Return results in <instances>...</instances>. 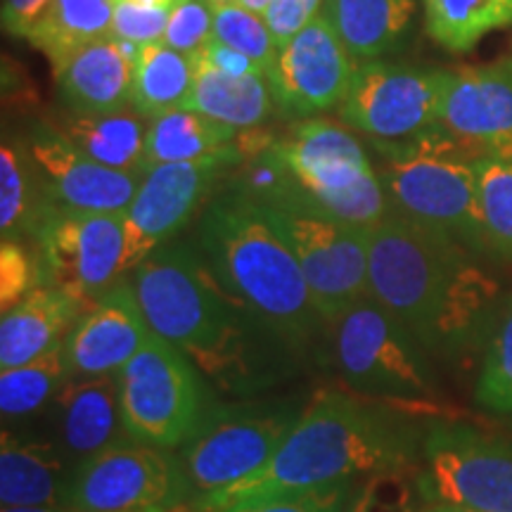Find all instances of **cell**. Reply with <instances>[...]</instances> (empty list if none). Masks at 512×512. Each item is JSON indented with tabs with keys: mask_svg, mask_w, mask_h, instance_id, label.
<instances>
[{
	"mask_svg": "<svg viewBox=\"0 0 512 512\" xmlns=\"http://www.w3.org/2000/svg\"><path fill=\"white\" fill-rule=\"evenodd\" d=\"M458 240L392 209L370 228V297L413 332L425 349L467 342L498 297V283Z\"/></svg>",
	"mask_w": 512,
	"mask_h": 512,
	"instance_id": "6da1fadb",
	"label": "cell"
},
{
	"mask_svg": "<svg viewBox=\"0 0 512 512\" xmlns=\"http://www.w3.org/2000/svg\"><path fill=\"white\" fill-rule=\"evenodd\" d=\"M411 460V430L392 408L361 394L323 389L264 470L197 503L195 510L219 512L228 505L356 482L375 472L406 470Z\"/></svg>",
	"mask_w": 512,
	"mask_h": 512,
	"instance_id": "7a4b0ae2",
	"label": "cell"
},
{
	"mask_svg": "<svg viewBox=\"0 0 512 512\" xmlns=\"http://www.w3.org/2000/svg\"><path fill=\"white\" fill-rule=\"evenodd\" d=\"M200 254L216 280L275 339L299 347L328 325L316 309L297 256L271 216L233 185L204 207Z\"/></svg>",
	"mask_w": 512,
	"mask_h": 512,
	"instance_id": "3957f363",
	"label": "cell"
},
{
	"mask_svg": "<svg viewBox=\"0 0 512 512\" xmlns=\"http://www.w3.org/2000/svg\"><path fill=\"white\" fill-rule=\"evenodd\" d=\"M150 330L190 358L202 375L238 389L249 375L245 306L211 273L200 252L166 242L131 271Z\"/></svg>",
	"mask_w": 512,
	"mask_h": 512,
	"instance_id": "277c9868",
	"label": "cell"
},
{
	"mask_svg": "<svg viewBox=\"0 0 512 512\" xmlns=\"http://www.w3.org/2000/svg\"><path fill=\"white\" fill-rule=\"evenodd\" d=\"M377 176L394 211L458 240L470 252H489L477 209L475 162L482 150L441 124L413 138L370 140Z\"/></svg>",
	"mask_w": 512,
	"mask_h": 512,
	"instance_id": "5b68a950",
	"label": "cell"
},
{
	"mask_svg": "<svg viewBox=\"0 0 512 512\" xmlns=\"http://www.w3.org/2000/svg\"><path fill=\"white\" fill-rule=\"evenodd\" d=\"M290 183L264 207H294L373 228L392 214V204L366 145L335 121H294L275 140Z\"/></svg>",
	"mask_w": 512,
	"mask_h": 512,
	"instance_id": "8992f818",
	"label": "cell"
},
{
	"mask_svg": "<svg viewBox=\"0 0 512 512\" xmlns=\"http://www.w3.org/2000/svg\"><path fill=\"white\" fill-rule=\"evenodd\" d=\"M330 328L335 366L351 392L401 408H427L437 401L425 347L370 294L332 320Z\"/></svg>",
	"mask_w": 512,
	"mask_h": 512,
	"instance_id": "52a82bcc",
	"label": "cell"
},
{
	"mask_svg": "<svg viewBox=\"0 0 512 512\" xmlns=\"http://www.w3.org/2000/svg\"><path fill=\"white\" fill-rule=\"evenodd\" d=\"M114 377L126 439L174 451L188 444L207 418L200 370L155 332Z\"/></svg>",
	"mask_w": 512,
	"mask_h": 512,
	"instance_id": "ba28073f",
	"label": "cell"
},
{
	"mask_svg": "<svg viewBox=\"0 0 512 512\" xmlns=\"http://www.w3.org/2000/svg\"><path fill=\"white\" fill-rule=\"evenodd\" d=\"M299 415L287 406H214L195 437L183 446L192 503L233 489L271 463Z\"/></svg>",
	"mask_w": 512,
	"mask_h": 512,
	"instance_id": "9c48e42d",
	"label": "cell"
},
{
	"mask_svg": "<svg viewBox=\"0 0 512 512\" xmlns=\"http://www.w3.org/2000/svg\"><path fill=\"white\" fill-rule=\"evenodd\" d=\"M31 238L41 256L46 287L74 294L86 309L128 273L126 211L91 214L46 202Z\"/></svg>",
	"mask_w": 512,
	"mask_h": 512,
	"instance_id": "30bf717a",
	"label": "cell"
},
{
	"mask_svg": "<svg viewBox=\"0 0 512 512\" xmlns=\"http://www.w3.org/2000/svg\"><path fill=\"white\" fill-rule=\"evenodd\" d=\"M192 498L183 460L164 448L121 439L81 460L69 482L72 512L181 510Z\"/></svg>",
	"mask_w": 512,
	"mask_h": 512,
	"instance_id": "8fae6325",
	"label": "cell"
},
{
	"mask_svg": "<svg viewBox=\"0 0 512 512\" xmlns=\"http://www.w3.org/2000/svg\"><path fill=\"white\" fill-rule=\"evenodd\" d=\"M264 209L297 256L313 302L325 323L330 325L351 304L368 297L370 228L351 226L306 209Z\"/></svg>",
	"mask_w": 512,
	"mask_h": 512,
	"instance_id": "7c38bea8",
	"label": "cell"
},
{
	"mask_svg": "<svg viewBox=\"0 0 512 512\" xmlns=\"http://www.w3.org/2000/svg\"><path fill=\"white\" fill-rule=\"evenodd\" d=\"M420 501L477 512H512V439L439 425L425 439Z\"/></svg>",
	"mask_w": 512,
	"mask_h": 512,
	"instance_id": "4fadbf2b",
	"label": "cell"
},
{
	"mask_svg": "<svg viewBox=\"0 0 512 512\" xmlns=\"http://www.w3.org/2000/svg\"><path fill=\"white\" fill-rule=\"evenodd\" d=\"M451 69L375 60L356 67L339 119L370 140L413 138L439 124Z\"/></svg>",
	"mask_w": 512,
	"mask_h": 512,
	"instance_id": "5bb4252c",
	"label": "cell"
},
{
	"mask_svg": "<svg viewBox=\"0 0 512 512\" xmlns=\"http://www.w3.org/2000/svg\"><path fill=\"white\" fill-rule=\"evenodd\" d=\"M245 155L235 145L216 155L192 162L157 164L147 169L136 197L126 209L128 273L147 254L171 242L178 230L188 226L197 209L209 200L223 176L235 174Z\"/></svg>",
	"mask_w": 512,
	"mask_h": 512,
	"instance_id": "9a60e30c",
	"label": "cell"
},
{
	"mask_svg": "<svg viewBox=\"0 0 512 512\" xmlns=\"http://www.w3.org/2000/svg\"><path fill=\"white\" fill-rule=\"evenodd\" d=\"M358 62L323 10L278 53L268 83L275 107L290 119H313L347 98Z\"/></svg>",
	"mask_w": 512,
	"mask_h": 512,
	"instance_id": "2e32d148",
	"label": "cell"
},
{
	"mask_svg": "<svg viewBox=\"0 0 512 512\" xmlns=\"http://www.w3.org/2000/svg\"><path fill=\"white\" fill-rule=\"evenodd\" d=\"M24 145L43 195L62 209L124 214L143 181V174H128L93 162L48 121L31 126Z\"/></svg>",
	"mask_w": 512,
	"mask_h": 512,
	"instance_id": "e0dca14e",
	"label": "cell"
},
{
	"mask_svg": "<svg viewBox=\"0 0 512 512\" xmlns=\"http://www.w3.org/2000/svg\"><path fill=\"white\" fill-rule=\"evenodd\" d=\"M152 330L131 280H121L88 306L64 339L69 377L114 375L150 342Z\"/></svg>",
	"mask_w": 512,
	"mask_h": 512,
	"instance_id": "ac0fdd59",
	"label": "cell"
},
{
	"mask_svg": "<svg viewBox=\"0 0 512 512\" xmlns=\"http://www.w3.org/2000/svg\"><path fill=\"white\" fill-rule=\"evenodd\" d=\"M439 124L484 155L512 143V67L508 62L451 69Z\"/></svg>",
	"mask_w": 512,
	"mask_h": 512,
	"instance_id": "d6986e66",
	"label": "cell"
},
{
	"mask_svg": "<svg viewBox=\"0 0 512 512\" xmlns=\"http://www.w3.org/2000/svg\"><path fill=\"white\" fill-rule=\"evenodd\" d=\"M62 451L76 460L95 456L126 439L119 415L117 377H69L53 399Z\"/></svg>",
	"mask_w": 512,
	"mask_h": 512,
	"instance_id": "ffe728a7",
	"label": "cell"
},
{
	"mask_svg": "<svg viewBox=\"0 0 512 512\" xmlns=\"http://www.w3.org/2000/svg\"><path fill=\"white\" fill-rule=\"evenodd\" d=\"M133 67L119 41L100 38L53 69L62 107L81 114H110L131 107Z\"/></svg>",
	"mask_w": 512,
	"mask_h": 512,
	"instance_id": "44dd1931",
	"label": "cell"
},
{
	"mask_svg": "<svg viewBox=\"0 0 512 512\" xmlns=\"http://www.w3.org/2000/svg\"><path fill=\"white\" fill-rule=\"evenodd\" d=\"M83 311L86 304L60 287H38L12 309L3 311L0 370L24 366L60 347Z\"/></svg>",
	"mask_w": 512,
	"mask_h": 512,
	"instance_id": "7402d4cb",
	"label": "cell"
},
{
	"mask_svg": "<svg viewBox=\"0 0 512 512\" xmlns=\"http://www.w3.org/2000/svg\"><path fill=\"white\" fill-rule=\"evenodd\" d=\"M72 475L53 441L22 439L3 430L0 439V505L3 508H67Z\"/></svg>",
	"mask_w": 512,
	"mask_h": 512,
	"instance_id": "603a6c76",
	"label": "cell"
},
{
	"mask_svg": "<svg viewBox=\"0 0 512 512\" xmlns=\"http://www.w3.org/2000/svg\"><path fill=\"white\" fill-rule=\"evenodd\" d=\"M415 0H325L323 12L358 64L387 60L411 41Z\"/></svg>",
	"mask_w": 512,
	"mask_h": 512,
	"instance_id": "cb8c5ba5",
	"label": "cell"
},
{
	"mask_svg": "<svg viewBox=\"0 0 512 512\" xmlns=\"http://www.w3.org/2000/svg\"><path fill=\"white\" fill-rule=\"evenodd\" d=\"M76 150L93 162L128 174H145L147 126L136 110L81 114L62 110L46 119Z\"/></svg>",
	"mask_w": 512,
	"mask_h": 512,
	"instance_id": "d4e9b609",
	"label": "cell"
},
{
	"mask_svg": "<svg viewBox=\"0 0 512 512\" xmlns=\"http://www.w3.org/2000/svg\"><path fill=\"white\" fill-rule=\"evenodd\" d=\"M183 107L238 131H247V128H259L273 117L275 98L266 76L219 72L200 57L195 81Z\"/></svg>",
	"mask_w": 512,
	"mask_h": 512,
	"instance_id": "484cf974",
	"label": "cell"
},
{
	"mask_svg": "<svg viewBox=\"0 0 512 512\" xmlns=\"http://www.w3.org/2000/svg\"><path fill=\"white\" fill-rule=\"evenodd\" d=\"M112 19L114 0H53L24 41L41 50L57 69L81 48L110 36Z\"/></svg>",
	"mask_w": 512,
	"mask_h": 512,
	"instance_id": "4316f807",
	"label": "cell"
},
{
	"mask_svg": "<svg viewBox=\"0 0 512 512\" xmlns=\"http://www.w3.org/2000/svg\"><path fill=\"white\" fill-rule=\"evenodd\" d=\"M197 62L200 55L178 53L164 41L140 48L133 67L131 110L152 121L183 107L195 81Z\"/></svg>",
	"mask_w": 512,
	"mask_h": 512,
	"instance_id": "83f0119b",
	"label": "cell"
},
{
	"mask_svg": "<svg viewBox=\"0 0 512 512\" xmlns=\"http://www.w3.org/2000/svg\"><path fill=\"white\" fill-rule=\"evenodd\" d=\"M238 133V128L204 117L188 107H178L152 119L147 126L145 171L157 164L192 162L216 155L235 145Z\"/></svg>",
	"mask_w": 512,
	"mask_h": 512,
	"instance_id": "f1b7e54d",
	"label": "cell"
},
{
	"mask_svg": "<svg viewBox=\"0 0 512 512\" xmlns=\"http://www.w3.org/2000/svg\"><path fill=\"white\" fill-rule=\"evenodd\" d=\"M425 29L448 53H470L482 38L512 27V0H422Z\"/></svg>",
	"mask_w": 512,
	"mask_h": 512,
	"instance_id": "f546056e",
	"label": "cell"
},
{
	"mask_svg": "<svg viewBox=\"0 0 512 512\" xmlns=\"http://www.w3.org/2000/svg\"><path fill=\"white\" fill-rule=\"evenodd\" d=\"M48 197L38 185L24 138L3 133L0 145V233L3 240H22L34 233Z\"/></svg>",
	"mask_w": 512,
	"mask_h": 512,
	"instance_id": "4dcf8cb0",
	"label": "cell"
},
{
	"mask_svg": "<svg viewBox=\"0 0 512 512\" xmlns=\"http://www.w3.org/2000/svg\"><path fill=\"white\" fill-rule=\"evenodd\" d=\"M67 380L64 342L24 366L0 370V413L5 420L34 415L55 399Z\"/></svg>",
	"mask_w": 512,
	"mask_h": 512,
	"instance_id": "1f68e13d",
	"label": "cell"
},
{
	"mask_svg": "<svg viewBox=\"0 0 512 512\" xmlns=\"http://www.w3.org/2000/svg\"><path fill=\"white\" fill-rule=\"evenodd\" d=\"M477 209L489 252L512 259V155H484L475 162Z\"/></svg>",
	"mask_w": 512,
	"mask_h": 512,
	"instance_id": "d6a6232c",
	"label": "cell"
},
{
	"mask_svg": "<svg viewBox=\"0 0 512 512\" xmlns=\"http://www.w3.org/2000/svg\"><path fill=\"white\" fill-rule=\"evenodd\" d=\"M475 396L489 411L512 415V297L491 335Z\"/></svg>",
	"mask_w": 512,
	"mask_h": 512,
	"instance_id": "836d02e7",
	"label": "cell"
},
{
	"mask_svg": "<svg viewBox=\"0 0 512 512\" xmlns=\"http://www.w3.org/2000/svg\"><path fill=\"white\" fill-rule=\"evenodd\" d=\"M216 41L240 50L266 69L271 76L275 62H278V46H275L271 29H268L264 15L252 12L245 5H230L214 12V36Z\"/></svg>",
	"mask_w": 512,
	"mask_h": 512,
	"instance_id": "e575fe53",
	"label": "cell"
},
{
	"mask_svg": "<svg viewBox=\"0 0 512 512\" xmlns=\"http://www.w3.org/2000/svg\"><path fill=\"white\" fill-rule=\"evenodd\" d=\"M415 498H420L418 484L413 486L403 470L375 472L354 484L339 512H418Z\"/></svg>",
	"mask_w": 512,
	"mask_h": 512,
	"instance_id": "d590c367",
	"label": "cell"
},
{
	"mask_svg": "<svg viewBox=\"0 0 512 512\" xmlns=\"http://www.w3.org/2000/svg\"><path fill=\"white\" fill-rule=\"evenodd\" d=\"M38 287H46L41 256L24 247L19 240H3L0 245V309L12 306L29 297Z\"/></svg>",
	"mask_w": 512,
	"mask_h": 512,
	"instance_id": "8d00e7d4",
	"label": "cell"
},
{
	"mask_svg": "<svg viewBox=\"0 0 512 512\" xmlns=\"http://www.w3.org/2000/svg\"><path fill=\"white\" fill-rule=\"evenodd\" d=\"M214 36V8L207 0H176L164 43L185 55H200Z\"/></svg>",
	"mask_w": 512,
	"mask_h": 512,
	"instance_id": "74e56055",
	"label": "cell"
},
{
	"mask_svg": "<svg viewBox=\"0 0 512 512\" xmlns=\"http://www.w3.org/2000/svg\"><path fill=\"white\" fill-rule=\"evenodd\" d=\"M171 8L174 5H162V8H150V5L126 3V0H114V19L110 38L114 41L136 43V46H150V43L164 41L166 27H169Z\"/></svg>",
	"mask_w": 512,
	"mask_h": 512,
	"instance_id": "f35d334b",
	"label": "cell"
},
{
	"mask_svg": "<svg viewBox=\"0 0 512 512\" xmlns=\"http://www.w3.org/2000/svg\"><path fill=\"white\" fill-rule=\"evenodd\" d=\"M354 484L356 482H344L323 486V489L297 491V494H280L264 501L228 505L219 512H339Z\"/></svg>",
	"mask_w": 512,
	"mask_h": 512,
	"instance_id": "ab89813d",
	"label": "cell"
},
{
	"mask_svg": "<svg viewBox=\"0 0 512 512\" xmlns=\"http://www.w3.org/2000/svg\"><path fill=\"white\" fill-rule=\"evenodd\" d=\"M323 5L325 0H271L264 19L278 50H283L323 10Z\"/></svg>",
	"mask_w": 512,
	"mask_h": 512,
	"instance_id": "60d3db41",
	"label": "cell"
},
{
	"mask_svg": "<svg viewBox=\"0 0 512 512\" xmlns=\"http://www.w3.org/2000/svg\"><path fill=\"white\" fill-rule=\"evenodd\" d=\"M200 57L214 69H219V72L233 76H266V69L259 62L245 53H240V50L226 46V43L216 41V38H211L207 46H204Z\"/></svg>",
	"mask_w": 512,
	"mask_h": 512,
	"instance_id": "b9f144b4",
	"label": "cell"
},
{
	"mask_svg": "<svg viewBox=\"0 0 512 512\" xmlns=\"http://www.w3.org/2000/svg\"><path fill=\"white\" fill-rule=\"evenodd\" d=\"M50 3L53 0H3V31L15 38H27L31 24Z\"/></svg>",
	"mask_w": 512,
	"mask_h": 512,
	"instance_id": "7bdbcfd3",
	"label": "cell"
},
{
	"mask_svg": "<svg viewBox=\"0 0 512 512\" xmlns=\"http://www.w3.org/2000/svg\"><path fill=\"white\" fill-rule=\"evenodd\" d=\"M0 512H72L69 508H50V505H41V508H0Z\"/></svg>",
	"mask_w": 512,
	"mask_h": 512,
	"instance_id": "ee69618b",
	"label": "cell"
},
{
	"mask_svg": "<svg viewBox=\"0 0 512 512\" xmlns=\"http://www.w3.org/2000/svg\"><path fill=\"white\" fill-rule=\"evenodd\" d=\"M268 3H271V0H242V5H245V8H249L252 12H259V15H264Z\"/></svg>",
	"mask_w": 512,
	"mask_h": 512,
	"instance_id": "f6af8a7d",
	"label": "cell"
},
{
	"mask_svg": "<svg viewBox=\"0 0 512 512\" xmlns=\"http://www.w3.org/2000/svg\"><path fill=\"white\" fill-rule=\"evenodd\" d=\"M126 3H136V5H150V8H162V5H174L176 0H126Z\"/></svg>",
	"mask_w": 512,
	"mask_h": 512,
	"instance_id": "bcb514c9",
	"label": "cell"
},
{
	"mask_svg": "<svg viewBox=\"0 0 512 512\" xmlns=\"http://www.w3.org/2000/svg\"><path fill=\"white\" fill-rule=\"evenodd\" d=\"M207 3L216 12V10H221V8H230V5H242V0H207Z\"/></svg>",
	"mask_w": 512,
	"mask_h": 512,
	"instance_id": "7dc6e473",
	"label": "cell"
},
{
	"mask_svg": "<svg viewBox=\"0 0 512 512\" xmlns=\"http://www.w3.org/2000/svg\"><path fill=\"white\" fill-rule=\"evenodd\" d=\"M441 512H477V510H467V508H456V505H446V503H437Z\"/></svg>",
	"mask_w": 512,
	"mask_h": 512,
	"instance_id": "c3c4849f",
	"label": "cell"
},
{
	"mask_svg": "<svg viewBox=\"0 0 512 512\" xmlns=\"http://www.w3.org/2000/svg\"><path fill=\"white\" fill-rule=\"evenodd\" d=\"M418 512H441V510H439L437 503H425V501H420Z\"/></svg>",
	"mask_w": 512,
	"mask_h": 512,
	"instance_id": "681fc988",
	"label": "cell"
},
{
	"mask_svg": "<svg viewBox=\"0 0 512 512\" xmlns=\"http://www.w3.org/2000/svg\"><path fill=\"white\" fill-rule=\"evenodd\" d=\"M508 64H510V67H512V53H510V60H508Z\"/></svg>",
	"mask_w": 512,
	"mask_h": 512,
	"instance_id": "f907efd6",
	"label": "cell"
},
{
	"mask_svg": "<svg viewBox=\"0 0 512 512\" xmlns=\"http://www.w3.org/2000/svg\"><path fill=\"white\" fill-rule=\"evenodd\" d=\"M162 512H178V510H162Z\"/></svg>",
	"mask_w": 512,
	"mask_h": 512,
	"instance_id": "816d5d0a",
	"label": "cell"
}]
</instances>
